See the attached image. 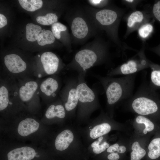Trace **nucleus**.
<instances>
[{"label":"nucleus","instance_id":"nucleus-25","mask_svg":"<svg viewBox=\"0 0 160 160\" xmlns=\"http://www.w3.org/2000/svg\"><path fill=\"white\" fill-rule=\"evenodd\" d=\"M135 121L138 124H143L145 125V127L143 132L145 134H147L148 132L152 131L154 129V125L153 122L144 116L139 115L136 117Z\"/></svg>","mask_w":160,"mask_h":160},{"label":"nucleus","instance_id":"nucleus-11","mask_svg":"<svg viewBox=\"0 0 160 160\" xmlns=\"http://www.w3.org/2000/svg\"><path fill=\"white\" fill-rule=\"evenodd\" d=\"M72 33L74 36L79 39L84 38L87 35L88 28L85 20L80 17L73 20L71 26Z\"/></svg>","mask_w":160,"mask_h":160},{"label":"nucleus","instance_id":"nucleus-23","mask_svg":"<svg viewBox=\"0 0 160 160\" xmlns=\"http://www.w3.org/2000/svg\"><path fill=\"white\" fill-rule=\"evenodd\" d=\"M57 16L52 13H47L45 15L39 16L36 18L37 22L43 25H52L57 21Z\"/></svg>","mask_w":160,"mask_h":160},{"label":"nucleus","instance_id":"nucleus-4","mask_svg":"<svg viewBox=\"0 0 160 160\" xmlns=\"http://www.w3.org/2000/svg\"><path fill=\"white\" fill-rule=\"evenodd\" d=\"M146 62L144 60L140 63L135 60H131L122 64L119 68L110 71L108 73V76L118 75L124 76L135 74L138 71L146 68Z\"/></svg>","mask_w":160,"mask_h":160},{"label":"nucleus","instance_id":"nucleus-37","mask_svg":"<svg viewBox=\"0 0 160 160\" xmlns=\"http://www.w3.org/2000/svg\"><path fill=\"white\" fill-rule=\"evenodd\" d=\"M102 1L101 0H90L89 1L91 3L95 4H96L99 3Z\"/></svg>","mask_w":160,"mask_h":160},{"label":"nucleus","instance_id":"nucleus-24","mask_svg":"<svg viewBox=\"0 0 160 160\" xmlns=\"http://www.w3.org/2000/svg\"><path fill=\"white\" fill-rule=\"evenodd\" d=\"M8 89L4 86L0 88V111L6 109L8 106L9 102V94Z\"/></svg>","mask_w":160,"mask_h":160},{"label":"nucleus","instance_id":"nucleus-20","mask_svg":"<svg viewBox=\"0 0 160 160\" xmlns=\"http://www.w3.org/2000/svg\"><path fill=\"white\" fill-rule=\"evenodd\" d=\"M21 7L29 12H34L41 8L43 2L41 0H18Z\"/></svg>","mask_w":160,"mask_h":160},{"label":"nucleus","instance_id":"nucleus-35","mask_svg":"<svg viewBox=\"0 0 160 160\" xmlns=\"http://www.w3.org/2000/svg\"><path fill=\"white\" fill-rule=\"evenodd\" d=\"M126 151V147L123 145H121L119 146L118 150L117 151L118 152L123 153H124Z\"/></svg>","mask_w":160,"mask_h":160},{"label":"nucleus","instance_id":"nucleus-1","mask_svg":"<svg viewBox=\"0 0 160 160\" xmlns=\"http://www.w3.org/2000/svg\"><path fill=\"white\" fill-rule=\"evenodd\" d=\"M135 75V74L117 78L110 76L100 78L108 104L112 105L122 100L132 96Z\"/></svg>","mask_w":160,"mask_h":160},{"label":"nucleus","instance_id":"nucleus-6","mask_svg":"<svg viewBox=\"0 0 160 160\" xmlns=\"http://www.w3.org/2000/svg\"><path fill=\"white\" fill-rule=\"evenodd\" d=\"M4 63L8 70L14 73L22 72L27 67L26 63L22 58L14 54L6 55L4 57Z\"/></svg>","mask_w":160,"mask_h":160},{"label":"nucleus","instance_id":"nucleus-8","mask_svg":"<svg viewBox=\"0 0 160 160\" xmlns=\"http://www.w3.org/2000/svg\"><path fill=\"white\" fill-rule=\"evenodd\" d=\"M77 82L72 80L67 86L64 95L65 102V107L67 111H71L74 109L78 103L76 87Z\"/></svg>","mask_w":160,"mask_h":160},{"label":"nucleus","instance_id":"nucleus-12","mask_svg":"<svg viewBox=\"0 0 160 160\" xmlns=\"http://www.w3.org/2000/svg\"><path fill=\"white\" fill-rule=\"evenodd\" d=\"M37 83L34 81L26 82L25 85L20 89L19 95L21 100L23 102H27L32 97L38 88Z\"/></svg>","mask_w":160,"mask_h":160},{"label":"nucleus","instance_id":"nucleus-9","mask_svg":"<svg viewBox=\"0 0 160 160\" xmlns=\"http://www.w3.org/2000/svg\"><path fill=\"white\" fill-rule=\"evenodd\" d=\"M39 126V123L34 119L26 118L21 121L19 124L18 132L20 136L25 137L37 131Z\"/></svg>","mask_w":160,"mask_h":160},{"label":"nucleus","instance_id":"nucleus-5","mask_svg":"<svg viewBox=\"0 0 160 160\" xmlns=\"http://www.w3.org/2000/svg\"><path fill=\"white\" fill-rule=\"evenodd\" d=\"M41 156L35 149L28 146H24L13 149L7 154V160H35Z\"/></svg>","mask_w":160,"mask_h":160},{"label":"nucleus","instance_id":"nucleus-38","mask_svg":"<svg viewBox=\"0 0 160 160\" xmlns=\"http://www.w3.org/2000/svg\"><path fill=\"white\" fill-rule=\"evenodd\" d=\"M102 144L106 148H108L109 147V144L105 142H104Z\"/></svg>","mask_w":160,"mask_h":160},{"label":"nucleus","instance_id":"nucleus-30","mask_svg":"<svg viewBox=\"0 0 160 160\" xmlns=\"http://www.w3.org/2000/svg\"><path fill=\"white\" fill-rule=\"evenodd\" d=\"M106 148L102 144L93 148V152L96 154H99L104 151Z\"/></svg>","mask_w":160,"mask_h":160},{"label":"nucleus","instance_id":"nucleus-26","mask_svg":"<svg viewBox=\"0 0 160 160\" xmlns=\"http://www.w3.org/2000/svg\"><path fill=\"white\" fill-rule=\"evenodd\" d=\"M143 15L142 12L137 11L132 13L127 20V25L129 28H132L137 23H140L143 19Z\"/></svg>","mask_w":160,"mask_h":160},{"label":"nucleus","instance_id":"nucleus-31","mask_svg":"<svg viewBox=\"0 0 160 160\" xmlns=\"http://www.w3.org/2000/svg\"><path fill=\"white\" fill-rule=\"evenodd\" d=\"M7 23V18L5 16L2 14H0V28L3 27L6 25Z\"/></svg>","mask_w":160,"mask_h":160},{"label":"nucleus","instance_id":"nucleus-33","mask_svg":"<svg viewBox=\"0 0 160 160\" xmlns=\"http://www.w3.org/2000/svg\"><path fill=\"white\" fill-rule=\"evenodd\" d=\"M107 158L109 160H118L119 159L120 156L117 153L113 152L109 154Z\"/></svg>","mask_w":160,"mask_h":160},{"label":"nucleus","instance_id":"nucleus-19","mask_svg":"<svg viewBox=\"0 0 160 160\" xmlns=\"http://www.w3.org/2000/svg\"><path fill=\"white\" fill-rule=\"evenodd\" d=\"M148 156L152 159H157L160 156V137L154 138L148 146Z\"/></svg>","mask_w":160,"mask_h":160},{"label":"nucleus","instance_id":"nucleus-2","mask_svg":"<svg viewBox=\"0 0 160 160\" xmlns=\"http://www.w3.org/2000/svg\"><path fill=\"white\" fill-rule=\"evenodd\" d=\"M132 97V108L140 115L160 114L159 95L149 85H143Z\"/></svg>","mask_w":160,"mask_h":160},{"label":"nucleus","instance_id":"nucleus-3","mask_svg":"<svg viewBox=\"0 0 160 160\" xmlns=\"http://www.w3.org/2000/svg\"><path fill=\"white\" fill-rule=\"evenodd\" d=\"M97 59V55L92 50L84 49L78 52L75 55V60L79 67V74H85L86 71L92 66Z\"/></svg>","mask_w":160,"mask_h":160},{"label":"nucleus","instance_id":"nucleus-27","mask_svg":"<svg viewBox=\"0 0 160 160\" xmlns=\"http://www.w3.org/2000/svg\"><path fill=\"white\" fill-rule=\"evenodd\" d=\"M153 29V26L149 23L142 25L138 30L139 36L142 38H145L152 32Z\"/></svg>","mask_w":160,"mask_h":160},{"label":"nucleus","instance_id":"nucleus-13","mask_svg":"<svg viewBox=\"0 0 160 160\" xmlns=\"http://www.w3.org/2000/svg\"><path fill=\"white\" fill-rule=\"evenodd\" d=\"M97 20L101 24L107 25L113 23L117 18V14L114 11L104 9L97 12L96 14Z\"/></svg>","mask_w":160,"mask_h":160},{"label":"nucleus","instance_id":"nucleus-7","mask_svg":"<svg viewBox=\"0 0 160 160\" xmlns=\"http://www.w3.org/2000/svg\"><path fill=\"white\" fill-rule=\"evenodd\" d=\"M41 60L44 70L47 74H53L58 70L59 59L53 53L48 52L43 53Z\"/></svg>","mask_w":160,"mask_h":160},{"label":"nucleus","instance_id":"nucleus-41","mask_svg":"<svg viewBox=\"0 0 160 160\" xmlns=\"http://www.w3.org/2000/svg\"><path fill=\"white\" fill-rule=\"evenodd\" d=\"M159 98H160V95H159Z\"/></svg>","mask_w":160,"mask_h":160},{"label":"nucleus","instance_id":"nucleus-18","mask_svg":"<svg viewBox=\"0 0 160 160\" xmlns=\"http://www.w3.org/2000/svg\"><path fill=\"white\" fill-rule=\"evenodd\" d=\"M110 125L103 123L95 126L90 132L89 135L93 139H95L108 133L111 130Z\"/></svg>","mask_w":160,"mask_h":160},{"label":"nucleus","instance_id":"nucleus-14","mask_svg":"<svg viewBox=\"0 0 160 160\" xmlns=\"http://www.w3.org/2000/svg\"><path fill=\"white\" fill-rule=\"evenodd\" d=\"M59 84L57 80L51 77L44 80L40 86L41 91L48 96H55Z\"/></svg>","mask_w":160,"mask_h":160},{"label":"nucleus","instance_id":"nucleus-28","mask_svg":"<svg viewBox=\"0 0 160 160\" xmlns=\"http://www.w3.org/2000/svg\"><path fill=\"white\" fill-rule=\"evenodd\" d=\"M153 12L155 17L160 22V1L157 2L153 5Z\"/></svg>","mask_w":160,"mask_h":160},{"label":"nucleus","instance_id":"nucleus-16","mask_svg":"<svg viewBox=\"0 0 160 160\" xmlns=\"http://www.w3.org/2000/svg\"><path fill=\"white\" fill-rule=\"evenodd\" d=\"M45 116L48 119L55 117L63 118L65 116V113L63 106L60 104L52 105L48 108L45 113Z\"/></svg>","mask_w":160,"mask_h":160},{"label":"nucleus","instance_id":"nucleus-40","mask_svg":"<svg viewBox=\"0 0 160 160\" xmlns=\"http://www.w3.org/2000/svg\"><path fill=\"white\" fill-rule=\"evenodd\" d=\"M126 1H127L129 2H132L133 1V0H126Z\"/></svg>","mask_w":160,"mask_h":160},{"label":"nucleus","instance_id":"nucleus-39","mask_svg":"<svg viewBox=\"0 0 160 160\" xmlns=\"http://www.w3.org/2000/svg\"><path fill=\"white\" fill-rule=\"evenodd\" d=\"M103 139V137L101 136L100 137L98 138V141L100 143Z\"/></svg>","mask_w":160,"mask_h":160},{"label":"nucleus","instance_id":"nucleus-32","mask_svg":"<svg viewBox=\"0 0 160 160\" xmlns=\"http://www.w3.org/2000/svg\"><path fill=\"white\" fill-rule=\"evenodd\" d=\"M119 146L117 143H115L109 146L107 149V152L110 153L117 151Z\"/></svg>","mask_w":160,"mask_h":160},{"label":"nucleus","instance_id":"nucleus-21","mask_svg":"<svg viewBox=\"0 0 160 160\" xmlns=\"http://www.w3.org/2000/svg\"><path fill=\"white\" fill-rule=\"evenodd\" d=\"M55 40V37L52 32L43 29L39 34L37 41L39 45L43 46L53 43Z\"/></svg>","mask_w":160,"mask_h":160},{"label":"nucleus","instance_id":"nucleus-34","mask_svg":"<svg viewBox=\"0 0 160 160\" xmlns=\"http://www.w3.org/2000/svg\"><path fill=\"white\" fill-rule=\"evenodd\" d=\"M56 27L61 31H65L67 29L66 27L63 24L59 23L57 22L53 24Z\"/></svg>","mask_w":160,"mask_h":160},{"label":"nucleus","instance_id":"nucleus-22","mask_svg":"<svg viewBox=\"0 0 160 160\" xmlns=\"http://www.w3.org/2000/svg\"><path fill=\"white\" fill-rule=\"evenodd\" d=\"M131 149L132 151L130 154L131 160H140L146 154L145 151L141 147L137 141L133 143Z\"/></svg>","mask_w":160,"mask_h":160},{"label":"nucleus","instance_id":"nucleus-15","mask_svg":"<svg viewBox=\"0 0 160 160\" xmlns=\"http://www.w3.org/2000/svg\"><path fill=\"white\" fill-rule=\"evenodd\" d=\"M151 68L149 86L154 90L160 89V66L150 64Z\"/></svg>","mask_w":160,"mask_h":160},{"label":"nucleus","instance_id":"nucleus-29","mask_svg":"<svg viewBox=\"0 0 160 160\" xmlns=\"http://www.w3.org/2000/svg\"><path fill=\"white\" fill-rule=\"evenodd\" d=\"M51 29L55 37L57 39H60L61 37V31L58 29L54 24L52 25Z\"/></svg>","mask_w":160,"mask_h":160},{"label":"nucleus","instance_id":"nucleus-17","mask_svg":"<svg viewBox=\"0 0 160 160\" xmlns=\"http://www.w3.org/2000/svg\"><path fill=\"white\" fill-rule=\"evenodd\" d=\"M25 28L26 38L28 41L31 42L37 40L39 34L42 30L40 26L31 23H28Z\"/></svg>","mask_w":160,"mask_h":160},{"label":"nucleus","instance_id":"nucleus-10","mask_svg":"<svg viewBox=\"0 0 160 160\" xmlns=\"http://www.w3.org/2000/svg\"><path fill=\"white\" fill-rule=\"evenodd\" d=\"M74 136L70 130H64L59 133L56 137L55 142L56 149L63 151L66 149L73 141Z\"/></svg>","mask_w":160,"mask_h":160},{"label":"nucleus","instance_id":"nucleus-36","mask_svg":"<svg viewBox=\"0 0 160 160\" xmlns=\"http://www.w3.org/2000/svg\"><path fill=\"white\" fill-rule=\"evenodd\" d=\"M100 143L98 141H95L92 144L91 146L93 148L99 145Z\"/></svg>","mask_w":160,"mask_h":160}]
</instances>
